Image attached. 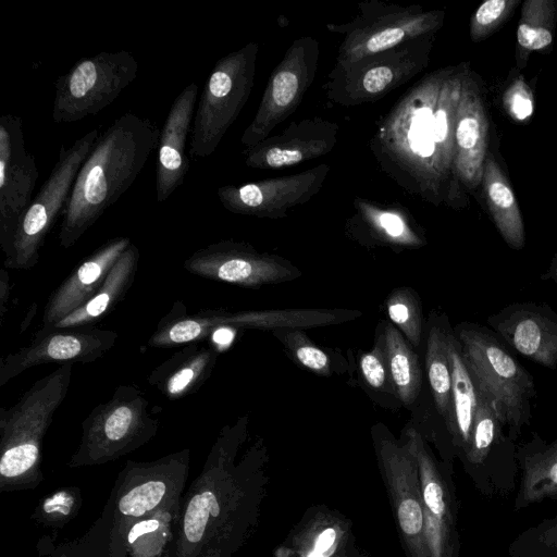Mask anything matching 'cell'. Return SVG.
<instances>
[{
	"instance_id": "35",
	"label": "cell",
	"mask_w": 557,
	"mask_h": 557,
	"mask_svg": "<svg viewBox=\"0 0 557 557\" xmlns=\"http://www.w3.org/2000/svg\"><path fill=\"white\" fill-rule=\"evenodd\" d=\"M81 506L82 495L78 487L61 488L39 502L33 519L46 527H62L78 513Z\"/></svg>"
},
{
	"instance_id": "4",
	"label": "cell",
	"mask_w": 557,
	"mask_h": 557,
	"mask_svg": "<svg viewBox=\"0 0 557 557\" xmlns=\"http://www.w3.org/2000/svg\"><path fill=\"white\" fill-rule=\"evenodd\" d=\"M454 332L479 391L492 400L516 442L531 424L536 394L533 376L490 327L463 322Z\"/></svg>"
},
{
	"instance_id": "41",
	"label": "cell",
	"mask_w": 557,
	"mask_h": 557,
	"mask_svg": "<svg viewBox=\"0 0 557 557\" xmlns=\"http://www.w3.org/2000/svg\"><path fill=\"white\" fill-rule=\"evenodd\" d=\"M406 36L405 27L394 26L373 34L366 42L369 53L381 52L400 42Z\"/></svg>"
},
{
	"instance_id": "12",
	"label": "cell",
	"mask_w": 557,
	"mask_h": 557,
	"mask_svg": "<svg viewBox=\"0 0 557 557\" xmlns=\"http://www.w3.org/2000/svg\"><path fill=\"white\" fill-rule=\"evenodd\" d=\"M403 440L413 451L418 465L430 556L458 557L460 537L453 466L435 458L417 429H406Z\"/></svg>"
},
{
	"instance_id": "28",
	"label": "cell",
	"mask_w": 557,
	"mask_h": 557,
	"mask_svg": "<svg viewBox=\"0 0 557 557\" xmlns=\"http://www.w3.org/2000/svg\"><path fill=\"white\" fill-rule=\"evenodd\" d=\"M448 326L449 324L435 323L430 327L426 337L425 371L435 408L444 421L449 443V430L451 424V371L447 351Z\"/></svg>"
},
{
	"instance_id": "25",
	"label": "cell",
	"mask_w": 557,
	"mask_h": 557,
	"mask_svg": "<svg viewBox=\"0 0 557 557\" xmlns=\"http://www.w3.org/2000/svg\"><path fill=\"white\" fill-rule=\"evenodd\" d=\"M361 313L342 309H273L230 312L224 310L222 324L233 329L301 330L356 319Z\"/></svg>"
},
{
	"instance_id": "27",
	"label": "cell",
	"mask_w": 557,
	"mask_h": 557,
	"mask_svg": "<svg viewBox=\"0 0 557 557\" xmlns=\"http://www.w3.org/2000/svg\"><path fill=\"white\" fill-rule=\"evenodd\" d=\"M222 309H202L188 314L185 305L176 301L160 320L148 341V346L170 348L183 344L199 343L223 329L220 321Z\"/></svg>"
},
{
	"instance_id": "21",
	"label": "cell",
	"mask_w": 557,
	"mask_h": 557,
	"mask_svg": "<svg viewBox=\"0 0 557 557\" xmlns=\"http://www.w3.org/2000/svg\"><path fill=\"white\" fill-rule=\"evenodd\" d=\"M218 357L214 346L188 344L154 368L147 382L170 400L185 398L207 382Z\"/></svg>"
},
{
	"instance_id": "30",
	"label": "cell",
	"mask_w": 557,
	"mask_h": 557,
	"mask_svg": "<svg viewBox=\"0 0 557 557\" xmlns=\"http://www.w3.org/2000/svg\"><path fill=\"white\" fill-rule=\"evenodd\" d=\"M178 509H166L131 523L117 536L132 557H157L166 553Z\"/></svg>"
},
{
	"instance_id": "20",
	"label": "cell",
	"mask_w": 557,
	"mask_h": 557,
	"mask_svg": "<svg viewBox=\"0 0 557 557\" xmlns=\"http://www.w3.org/2000/svg\"><path fill=\"white\" fill-rule=\"evenodd\" d=\"M456 166L463 182L474 187L482 183L487 154L488 122L485 110L471 79H465L456 114Z\"/></svg>"
},
{
	"instance_id": "19",
	"label": "cell",
	"mask_w": 557,
	"mask_h": 557,
	"mask_svg": "<svg viewBox=\"0 0 557 557\" xmlns=\"http://www.w3.org/2000/svg\"><path fill=\"white\" fill-rule=\"evenodd\" d=\"M355 540L352 522L326 505L309 507L273 557H335Z\"/></svg>"
},
{
	"instance_id": "18",
	"label": "cell",
	"mask_w": 557,
	"mask_h": 557,
	"mask_svg": "<svg viewBox=\"0 0 557 557\" xmlns=\"http://www.w3.org/2000/svg\"><path fill=\"white\" fill-rule=\"evenodd\" d=\"M128 237L109 239L51 293L44 309L42 327H50L85 305L102 286L109 272L131 246Z\"/></svg>"
},
{
	"instance_id": "10",
	"label": "cell",
	"mask_w": 557,
	"mask_h": 557,
	"mask_svg": "<svg viewBox=\"0 0 557 557\" xmlns=\"http://www.w3.org/2000/svg\"><path fill=\"white\" fill-rule=\"evenodd\" d=\"M373 445L407 557H431L426 535L418 465L413 451L382 424L372 430Z\"/></svg>"
},
{
	"instance_id": "23",
	"label": "cell",
	"mask_w": 557,
	"mask_h": 557,
	"mask_svg": "<svg viewBox=\"0 0 557 557\" xmlns=\"http://www.w3.org/2000/svg\"><path fill=\"white\" fill-rule=\"evenodd\" d=\"M447 351L451 371L449 443L454 458H459L472 433L480 392L466 363L461 345L450 326L447 329Z\"/></svg>"
},
{
	"instance_id": "2",
	"label": "cell",
	"mask_w": 557,
	"mask_h": 557,
	"mask_svg": "<svg viewBox=\"0 0 557 557\" xmlns=\"http://www.w3.org/2000/svg\"><path fill=\"white\" fill-rule=\"evenodd\" d=\"M160 128L147 117L126 112L99 135L77 173L62 214L59 244L67 249L134 184L152 151Z\"/></svg>"
},
{
	"instance_id": "5",
	"label": "cell",
	"mask_w": 557,
	"mask_h": 557,
	"mask_svg": "<svg viewBox=\"0 0 557 557\" xmlns=\"http://www.w3.org/2000/svg\"><path fill=\"white\" fill-rule=\"evenodd\" d=\"M159 430V420L135 384L120 385L110 399L96 406L82 422L81 442L70 457V468L114 461L147 444Z\"/></svg>"
},
{
	"instance_id": "31",
	"label": "cell",
	"mask_w": 557,
	"mask_h": 557,
	"mask_svg": "<svg viewBox=\"0 0 557 557\" xmlns=\"http://www.w3.org/2000/svg\"><path fill=\"white\" fill-rule=\"evenodd\" d=\"M553 3L527 1L518 25L517 39L525 50H541L553 41Z\"/></svg>"
},
{
	"instance_id": "3",
	"label": "cell",
	"mask_w": 557,
	"mask_h": 557,
	"mask_svg": "<svg viewBox=\"0 0 557 557\" xmlns=\"http://www.w3.org/2000/svg\"><path fill=\"white\" fill-rule=\"evenodd\" d=\"M73 364H60L13 406L0 408L1 492L35 488L42 482L44 438L69 392Z\"/></svg>"
},
{
	"instance_id": "29",
	"label": "cell",
	"mask_w": 557,
	"mask_h": 557,
	"mask_svg": "<svg viewBox=\"0 0 557 557\" xmlns=\"http://www.w3.org/2000/svg\"><path fill=\"white\" fill-rule=\"evenodd\" d=\"M385 352L391 380L398 399L405 406H411L421 389V369L419 359L410 343L393 324L383 329Z\"/></svg>"
},
{
	"instance_id": "9",
	"label": "cell",
	"mask_w": 557,
	"mask_h": 557,
	"mask_svg": "<svg viewBox=\"0 0 557 557\" xmlns=\"http://www.w3.org/2000/svg\"><path fill=\"white\" fill-rule=\"evenodd\" d=\"M252 46L220 59L208 76L197 104L190 133L189 154L207 158L244 106L251 86Z\"/></svg>"
},
{
	"instance_id": "33",
	"label": "cell",
	"mask_w": 557,
	"mask_h": 557,
	"mask_svg": "<svg viewBox=\"0 0 557 557\" xmlns=\"http://www.w3.org/2000/svg\"><path fill=\"white\" fill-rule=\"evenodd\" d=\"M507 553L509 557H557V515L522 531Z\"/></svg>"
},
{
	"instance_id": "14",
	"label": "cell",
	"mask_w": 557,
	"mask_h": 557,
	"mask_svg": "<svg viewBox=\"0 0 557 557\" xmlns=\"http://www.w3.org/2000/svg\"><path fill=\"white\" fill-rule=\"evenodd\" d=\"M188 272L243 287L293 280L299 271L282 259L256 252L245 244L222 240L197 249L183 263Z\"/></svg>"
},
{
	"instance_id": "15",
	"label": "cell",
	"mask_w": 557,
	"mask_h": 557,
	"mask_svg": "<svg viewBox=\"0 0 557 557\" xmlns=\"http://www.w3.org/2000/svg\"><path fill=\"white\" fill-rule=\"evenodd\" d=\"M39 176L35 157L27 150L22 119L0 116V246L8 243L17 221L32 202Z\"/></svg>"
},
{
	"instance_id": "16",
	"label": "cell",
	"mask_w": 557,
	"mask_h": 557,
	"mask_svg": "<svg viewBox=\"0 0 557 557\" xmlns=\"http://www.w3.org/2000/svg\"><path fill=\"white\" fill-rule=\"evenodd\" d=\"M486 322L520 355L545 368H557V313L549 306L513 302L487 317Z\"/></svg>"
},
{
	"instance_id": "45",
	"label": "cell",
	"mask_w": 557,
	"mask_h": 557,
	"mask_svg": "<svg viewBox=\"0 0 557 557\" xmlns=\"http://www.w3.org/2000/svg\"><path fill=\"white\" fill-rule=\"evenodd\" d=\"M349 557H373L371 555H369L368 553H366L364 550L360 549L357 544H356V541L351 544L350 546V549H349Z\"/></svg>"
},
{
	"instance_id": "38",
	"label": "cell",
	"mask_w": 557,
	"mask_h": 557,
	"mask_svg": "<svg viewBox=\"0 0 557 557\" xmlns=\"http://www.w3.org/2000/svg\"><path fill=\"white\" fill-rule=\"evenodd\" d=\"M433 116L434 112L431 108L420 109L408 134L412 150L423 158L432 157L436 150L433 140Z\"/></svg>"
},
{
	"instance_id": "7",
	"label": "cell",
	"mask_w": 557,
	"mask_h": 557,
	"mask_svg": "<svg viewBox=\"0 0 557 557\" xmlns=\"http://www.w3.org/2000/svg\"><path fill=\"white\" fill-rule=\"evenodd\" d=\"M190 457L185 448L152 461H126L111 496L114 534L136 520L180 508Z\"/></svg>"
},
{
	"instance_id": "17",
	"label": "cell",
	"mask_w": 557,
	"mask_h": 557,
	"mask_svg": "<svg viewBox=\"0 0 557 557\" xmlns=\"http://www.w3.org/2000/svg\"><path fill=\"white\" fill-rule=\"evenodd\" d=\"M198 85L190 83L174 99L160 129L156 171V198L165 201L184 182L189 169L188 135L196 111Z\"/></svg>"
},
{
	"instance_id": "37",
	"label": "cell",
	"mask_w": 557,
	"mask_h": 557,
	"mask_svg": "<svg viewBox=\"0 0 557 557\" xmlns=\"http://www.w3.org/2000/svg\"><path fill=\"white\" fill-rule=\"evenodd\" d=\"M519 3L518 0H488L483 2L470 24V34L473 40L486 38L495 30Z\"/></svg>"
},
{
	"instance_id": "43",
	"label": "cell",
	"mask_w": 557,
	"mask_h": 557,
	"mask_svg": "<svg viewBox=\"0 0 557 557\" xmlns=\"http://www.w3.org/2000/svg\"><path fill=\"white\" fill-rule=\"evenodd\" d=\"M10 295V276L7 269L3 268L0 270V325L3 324V320L8 311Z\"/></svg>"
},
{
	"instance_id": "34",
	"label": "cell",
	"mask_w": 557,
	"mask_h": 557,
	"mask_svg": "<svg viewBox=\"0 0 557 557\" xmlns=\"http://www.w3.org/2000/svg\"><path fill=\"white\" fill-rule=\"evenodd\" d=\"M273 334L300 366L319 375H331L332 361L329 355L312 343L301 330H276Z\"/></svg>"
},
{
	"instance_id": "22",
	"label": "cell",
	"mask_w": 557,
	"mask_h": 557,
	"mask_svg": "<svg viewBox=\"0 0 557 557\" xmlns=\"http://www.w3.org/2000/svg\"><path fill=\"white\" fill-rule=\"evenodd\" d=\"M520 471L516 511L545 499L557 498V437L546 442L532 431L530 438L517 446Z\"/></svg>"
},
{
	"instance_id": "44",
	"label": "cell",
	"mask_w": 557,
	"mask_h": 557,
	"mask_svg": "<svg viewBox=\"0 0 557 557\" xmlns=\"http://www.w3.org/2000/svg\"><path fill=\"white\" fill-rule=\"evenodd\" d=\"M542 280H552L557 284V252L553 257L547 271L541 276Z\"/></svg>"
},
{
	"instance_id": "40",
	"label": "cell",
	"mask_w": 557,
	"mask_h": 557,
	"mask_svg": "<svg viewBox=\"0 0 557 557\" xmlns=\"http://www.w3.org/2000/svg\"><path fill=\"white\" fill-rule=\"evenodd\" d=\"M377 226L385 237L399 245H416L419 239L411 234L405 222L394 213L385 212L377 216Z\"/></svg>"
},
{
	"instance_id": "13",
	"label": "cell",
	"mask_w": 557,
	"mask_h": 557,
	"mask_svg": "<svg viewBox=\"0 0 557 557\" xmlns=\"http://www.w3.org/2000/svg\"><path fill=\"white\" fill-rule=\"evenodd\" d=\"M117 334L96 327L40 329L28 345L0 360V387L32 367L58 362L90 363L114 347Z\"/></svg>"
},
{
	"instance_id": "6",
	"label": "cell",
	"mask_w": 557,
	"mask_h": 557,
	"mask_svg": "<svg viewBox=\"0 0 557 557\" xmlns=\"http://www.w3.org/2000/svg\"><path fill=\"white\" fill-rule=\"evenodd\" d=\"M99 135L94 128L70 147H61L52 171L1 248L3 268L28 270L38 263L40 248L59 215L63 214L77 173Z\"/></svg>"
},
{
	"instance_id": "36",
	"label": "cell",
	"mask_w": 557,
	"mask_h": 557,
	"mask_svg": "<svg viewBox=\"0 0 557 557\" xmlns=\"http://www.w3.org/2000/svg\"><path fill=\"white\" fill-rule=\"evenodd\" d=\"M359 370L368 386L396 396L387 364L383 332L377 336L374 347L360 355Z\"/></svg>"
},
{
	"instance_id": "46",
	"label": "cell",
	"mask_w": 557,
	"mask_h": 557,
	"mask_svg": "<svg viewBox=\"0 0 557 557\" xmlns=\"http://www.w3.org/2000/svg\"><path fill=\"white\" fill-rule=\"evenodd\" d=\"M355 542V540L350 543V545L345 549L343 550L342 553H339L337 556L335 557H349V549H350V546L351 544Z\"/></svg>"
},
{
	"instance_id": "42",
	"label": "cell",
	"mask_w": 557,
	"mask_h": 557,
	"mask_svg": "<svg viewBox=\"0 0 557 557\" xmlns=\"http://www.w3.org/2000/svg\"><path fill=\"white\" fill-rule=\"evenodd\" d=\"M394 74L387 66L369 70L362 79V87L369 94H377L385 89L393 81Z\"/></svg>"
},
{
	"instance_id": "39",
	"label": "cell",
	"mask_w": 557,
	"mask_h": 557,
	"mask_svg": "<svg viewBox=\"0 0 557 557\" xmlns=\"http://www.w3.org/2000/svg\"><path fill=\"white\" fill-rule=\"evenodd\" d=\"M504 107L516 121L528 120L533 112V98L523 79H516L504 94Z\"/></svg>"
},
{
	"instance_id": "32",
	"label": "cell",
	"mask_w": 557,
	"mask_h": 557,
	"mask_svg": "<svg viewBox=\"0 0 557 557\" xmlns=\"http://www.w3.org/2000/svg\"><path fill=\"white\" fill-rule=\"evenodd\" d=\"M386 312L411 346H418L422 335V311L412 289L401 287L393 290L386 300Z\"/></svg>"
},
{
	"instance_id": "1",
	"label": "cell",
	"mask_w": 557,
	"mask_h": 557,
	"mask_svg": "<svg viewBox=\"0 0 557 557\" xmlns=\"http://www.w3.org/2000/svg\"><path fill=\"white\" fill-rule=\"evenodd\" d=\"M244 424L221 430L183 494L165 557H234L259 525L269 476L265 456L238 458Z\"/></svg>"
},
{
	"instance_id": "11",
	"label": "cell",
	"mask_w": 557,
	"mask_h": 557,
	"mask_svg": "<svg viewBox=\"0 0 557 557\" xmlns=\"http://www.w3.org/2000/svg\"><path fill=\"white\" fill-rule=\"evenodd\" d=\"M459 459L483 496L505 497L513 491L519 471L517 445L492 400L481 392L472 433Z\"/></svg>"
},
{
	"instance_id": "8",
	"label": "cell",
	"mask_w": 557,
	"mask_h": 557,
	"mask_svg": "<svg viewBox=\"0 0 557 557\" xmlns=\"http://www.w3.org/2000/svg\"><path fill=\"white\" fill-rule=\"evenodd\" d=\"M138 62L126 51H102L76 61L55 81L52 120L74 123L96 115L128 87Z\"/></svg>"
},
{
	"instance_id": "26",
	"label": "cell",
	"mask_w": 557,
	"mask_h": 557,
	"mask_svg": "<svg viewBox=\"0 0 557 557\" xmlns=\"http://www.w3.org/2000/svg\"><path fill=\"white\" fill-rule=\"evenodd\" d=\"M482 185L488 211L506 244L516 250L525 244L522 215L513 191L493 154L487 153Z\"/></svg>"
},
{
	"instance_id": "24",
	"label": "cell",
	"mask_w": 557,
	"mask_h": 557,
	"mask_svg": "<svg viewBox=\"0 0 557 557\" xmlns=\"http://www.w3.org/2000/svg\"><path fill=\"white\" fill-rule=\"evenodd\" d=\"M139 261V250L132 243L109 272L99 290L82 307L50 327L82 329L90 327L108 315L122 301L132 287Z\"/></svg>"
}]
</instances>
